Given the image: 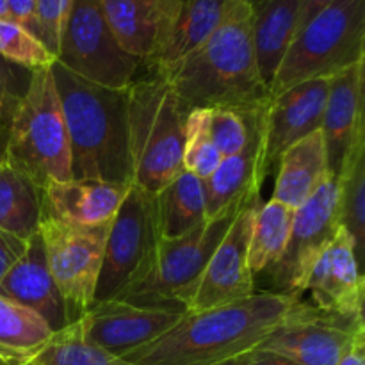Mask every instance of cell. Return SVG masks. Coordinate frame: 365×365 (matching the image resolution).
<instances>
[{
  "label": "cell",
  "mask_w": 365,
  "mask_h": 365,
  "mask_svg": "<svg viewBox=\"0 0 365 365\" xmlns=\"http://www.w3.org/2000/svg\"><path fill=\"white\" fill-rule=\"evenodd\" d=\"M253 18L248 0H234L221 24L196 48L159 75L185 109L230 107L248 113L269 102L255 59Z\"/></svg>",
  "instance_id": "cell-2"
},
{
  "label": "cell",
  "mask_w": 365,
  "mask_h": 365,
  "mask_svg": "<svg viewBox=\"0 0 365 365\" xmlns=\"http://www.w3.org/2000/svg\"><path fill=\"white\" fill-rule=\"evenodd\" d=\"M227 365H296L291 360L284 359L274 353L264 351V349H253V351L245 353V355L237 356V359L227 362Z\"/></svg>",
  "instance_id": "cell-37"
},
{
  "label": "cell",
  "mask_w": 365,
  "mask_h": 365,
  "mask_svg": "<svg viewBox=\"0 0 365 365\" xmlns=\"http://www.w3.org/2000/svg\"><path fill=\"white\" fill-rule=\"evenodd\" d=\"M260 200L242 207L225 237L214 250L205 269L185 296L182 309L200 312L214 307L230 305L255 294V274L248 266V242L252 235L253 217Z\"/></svg>",
  "instance_id": "cell-12"
},
{
  "label": "cell",
  "mask_w": 365,
  "mask_h": 365,
  "mask_svg": "<svg viewBox=\"0 0 365 365\" xmlns=\"http://www.w3.org/2000/svg\"><path fill=\"white\" fill-rule=\"evenodd\" d=\"M312 305L342 317H364L365 280L355 239L342 225L310 269L305 284Z\"/></svg>",
  "instance_id": "cell-15"
},
{
  "label": "cell",
  "mask_w": 365,
  "mask_h": 365,
  "mask_svg": "<svg viewBox=\"0 0 365 365\" xmlns=\"http://www.w3.org/2000/svg\"><path fill=\"white\" fill-rule=\"evenodd\" d=\"M0 365H134L89 342L78 321L53 331L45 344L18 356H0Z\"/></svg>",
  "instance_id": "cell-25"
},
{
  "label": "cell",
  "mask_w": 365,
  "mask_h": 365,
  "mask_svg": "<svg viewBox=\"0 0 365 365\" xmlns=\"http://www.w3.org/2000/svg\"><path fill=\"white\" fill-rule=\"evenodd\" d=\"M110 221L88 227L43 217L39 223L38 234L48 271L64 302L68 324L84 316L95 303Z\"/></svg>",
  "instance_id": "cell-8"
},
{
  "label": "cell",
  "mask_w": 365,
  "mask_h": 365,
  "mask_svg": "<svg viewBox=\"0 0 365 365\" xmlns=\"http://www.w3.org/2000/svg\"><path fill=\"white\" fill-rule=\"evenodd\" d=\"M100 6L118 45L145 64L159 36L163 0H100Z\"/></svg>",
  "instance_id": "cell-24"
},
{
  "label": "cell",
  "mask_w": 365,
  "mask_h": 365,
  "mask_svg": "<svg viewBox=\"0 0 365 365\" xmlns=\"http://www.w3.org/2000/svg\"><path fill=\"white\" fill-rule=\"evenodd\" d=\"M184 312L182 309L139 307L123 299H106L93 303L77 321L89 342L123 359L171 330Z\"/></svg>",
  "instance_id": "cell-14"
},
{
  "label": "cell",
  "mask_w": 365,
  "mask_h": 365,
  "mask_svg": "<svg viewBox=\"0 0 365 365\" xmlns=\"http://www.w3.org/2000/svg\"><path fill=\"white\" fill-rule=\"evenodd\" d=\"M364 70L365 61H360L330 77L321 132L327 146L328 168L334 177H337L346 159L365 145Z\"/></svg>",
  "instance_id": "cell-18"
},
{
  "label": "cell",
  "mask_w": 365,
  "mask_h": 365,
  "mask_svg": "<svg viewBox=\"0 0 365 365\" xmlns=\"http://www.w3.org/2000/svg\"><path fill=\"white\" fill-rule=\"evenodd\" d=\"M128 187L130 184L73 178L66 182H52L41 191L43 217L88 227L107 223L114 217Z\"/></svg>",
  "instance_id": "cell-21"
},
{
  "label": "cell",
  "mask_w": 365,
  "mask_h": 365,
  "mask_svg": "<svg viewBox=\"0 0 365 365\" xmlns=\"http://www.w3.org/2000/svg\"><path fill=\"white\" fill-rule=\"evenodd\" d=\"M209 130V109H191L185 116L184 128V153L182 164L184 171L207 180L221 163Z\"/></svg>",
  "instance_id": "cell-31"
},
{
  "label": "cell",
  "mask_w": 365,
  "mask_h": 365,
  "mask_svg": "<svg viewBox=\"0 0 365 365\" xmlns=\"http://www.w3.org/2000/svg\"><path fill=\"white\" fill-rule=\"evenodd\" d=\"M365 61V0H335L292 39L269 98L299 82L334 77Z\"/></svg>",
  "instance_id": "cell-6"
},
{
  "label": "cell",
  "mask_w": 365,
  "mask_h": 365,
  "mask_svg": "<svg viewBox=\"0 0 365 365\" xmlns=\"http://www.w3.org/2000/svg\"><path fill=\"white\" fill-rule=\"evenodd\" d=\"M248 2H250V6H252V9L257 11V9H260V7H262L267 0H248Z\"/></svg>",
  "instance_id": "cell-42"
},
{
  "label": "cell",
  "mask_w": 365,
  "mask_h": 365,
  "mask_svg": "<svg viewBox=\"0 0 365 365\" xmlns=\"http://www.w3.org/2000/svg\"><path fill=\"white\" fill-rule=\"evenodd\" d=\"M27 245L29 239H20L9 232L0 230V280L20 260L27 250Z\"/></svg>",
  "instance_id": "cell-35"
},
{
  "label": "cell",
  "mask_w": 365,
  "mask_h": 365,
  "mask_svg": "<svg viewBox=\"0 0 365 365\" xmlns=\"http://www.w3.org/2000/svg\"><path fill=\"white\" fill-rule=\"evenodd\" d=\"M71 6H73V0H36L39 38L56 59Z\"/></svg>",
  "instance_id": "cell-34"
},
{
  "label": "cell",
  "mask_w": 365,
  "mask_h": 365,
  "mask_svg": "<svg viewBox=\"0 0 365 365\" xmlns=\"http://www.w3.org/2000/svg\"><path fill=\"white\" fill-rule=\"evenodd\" d=\"M41 217V191L6 163L0 171V230L31 239L38 234Z\"/></svg>",
  "instance_id": "cell-27"
},
{
  "label": "cell",
  "mask_w": 365,
  "mask_h": 365,
  "mask_svg": "<svg viewBox=\"0 0 365 365\" xmlns=\"http://www.w3.org/2000/svg\"><path fill=\"white\" fill-rule=\"evenodd\" d=\"M160 239L157 196L130 184L110 221L95 302L120 298L141 277Z\"/></svg>",
  "instance_id": "cell-9"
},
{
  "label": "cell",
  "mask_w": 365,
  "mask_h": 365,
  "mask_svg": "<svg viewBox=\"0 0 365 365\" xmlns=\"http://www.w3.org/2000/svg\"><path fill=\"white\" fill-rule=\"evenodd\" d=\"M7 9H9L11 20L27 29L32 36L41 41L38 20H36V0H7Z\"/></svg>",
  "instance_id": "cell-36"
},
{
  "label": "cell",
  "mask_w": 365,
  "mask_h": 365,
  "mask_svg": "<svg viewBox=\"0 0 365 365\" xmlns=\"http://www.w3.org/2000/svg\"><path fill=\"white\" fill-rule=\"evenodd\" d=\"M70 141L71 178L132 184L127 135V88L110 89L50 66Z\"/></svg>",
  "instance_id": "cell-3"
},
{
  "label": "cell",
  "mask_w": 365,
  "mask_h": 365,
  "mask_svg": "<svg viewBox=\"0 0 365 365\" xmlns=\"http://www.w3.org/2000/svg\"><path fill=\"white\" fill-rule=\"evenodd\" d=\"M331 2H335V0H299L298 20H296V34H298L316 14H319L323 9H327Z\"/></svg>",
  "instance_id": "cell-39"
},
{
  "label": "cell",
  "mask_w": 365,
  "mask_h": 365,
  "mask_svg": "<svg viewBox=\"0 0 365 365\" xmlns=\"http://www.w3.org/2000/svg\"><path fill=\"white\" fill-rule=\"evenodd\" d=\"M16 100L18 96L14 95L13 88H11L9 75H7L6 68L2 66V61H0V123H4V121L7 123Z\"/></svg>",
  "instance_id": "cell-38"
},
{
  "label": "cell",
  "mask_w": 365,
  "mask_h": 365,
  "mask_svg": "<svg viewBox=\"0 0 365 365\" xmlns=\"http://www.w3.org/2000/svg\"><path fill=\"white\" fill-rule=\"evenodd\" d=\"M0 57L31 71L52 66L56 61L36 36L13 20H0Z\"/></svg>",
  "instance_id": "cell-32"
},
{
  "label": "cell",
  "mask_w": 365,
  "mask_h": 365,
  "mask_svg": "<svg viewBox=\"0 0 365 365\" xmlns=\"http://www.w3.org/2000/svg\"><path fill=\"white\" fill-rule=\"evenodd\" d=\"M341 227V187L331 175L316 195L294 210L284 255L266 271L273 280V292L302 299L314 262Z\"/></svg>",
  "instance_id": "cell-11"
},
{
  "label": "cell",
  "mask_w": 365,
  "mask_h": 365,
  "mask_svg": "<svg viewBox=\"0 0 365 365\" xmlns=\"http://www.w3.org/2000/svg\"><path fill=\"white\" fill-rule=\"evenodd\" d=\"M234 0H163L159 36L145 66L163 75L200 45L228 13Z\"/></svg>",
  "instance_id": "cell-17"
},
{
  "label": "cell",
  "mask_w": 365,
  "mask_h": 365,
  "mask_svg": "<svg viewBox=\"0 0 365 365\" xmlns=\"http://www.w3.org/2000/svg\"><path fill=\"white\" fill-rule=\"evenodd\" d=\"M53 330L34 310L0 296V356H18L45 344Z\"/></svg>",
  "instance_id": "cell-29"
},
{
  "label": "cell",
  "mask_w": 365,
  "mask_h": 365,
  "mask_svg": "<svg viewBox=\"0 0 365 365\" xmlns=\"http://www.w3.org/2000/svg\"><path fill=\"white\" fill-rule=\"evenodd\" d=\"M0 20H11L9 9H7V0H0Z\"/></svg>",
  "instance_id": "cell-41"
},
{
  "label": "cell",
  "mask_w": 365,
  "mask_h": 365,
  "mask_svg": "<svg viewBox=\"0 0 365 365\" xmlns=\"http://www.w3.org/2000/svg\"><path fill=\"white\" fill-rule=\"evenodd\" d=\"M299 0H267L253 11V46L259 73L269 89L296 34Z\"/></svg>",
  "instance_id": "cell-23"
},
{
  "label": "cell",
  "mask_w": 365,
  "mask_h": 365,
  "mask_svg": "<svg viewBox=\"0 0 365 365\" xmlns=\"http://www.w3.org/2000/svg\"><path fill=\"white\" fill-rule=\"evenodd\" d=\"M189 110L166 78L148 73L127 88V135L132 184L157 192L184 171Z\"/></svg>",
  "instance_id": "cell-4"
},
{
  "label": "cell",
  "mask_w": 365,
  "mask_h": 365,
  "mask_svg": "<svg viewBox=\"0 0 365 365\" xmlns=\"http://www.w3.org/2000/svg\"><path fill=\"white\" fill-rule=\"evenodd\" d=\"M157 210L163 239H175L209 220L202 178L182 171L157 192Z\"/></svg>",
  "instance_id": "cell-26"
},
{
  "label": "cell",
  "mask_w": 365,
  "mask_h": 365,
  "mask_svg": "<svg viewBox=\"0 0 365 365\" xmlns=\"http://www.w3.org/2000/svg\"><path fill=\"white\" fill-rule=\"evenodd\" d=\"M364 331V317H342L302 302L257 349L280 355L296 365H335L353 339Z\"/></svg>",
  "instance_id": "cell-13"
},
{
  "label": "cell",
  "mask_w": 365,
  "mask_h": 365,
  "mask_svg": "<svg viewBox=\"0 0 365 365\" xmlns=\"http://www.w3.org/2000/svg\"><path fill=\"white\" fill-rule=\"evenodd\" d=\"M2 155L39 191L52 182L71 180L70 141L50 66L31 71L7 120Z\"/></svg>",
  "instance_id": "cell-5"
},
{
  "label": "cell",
  "mask_w": 365,
  "mask_h": 365,
  "mask_svg": "<svg viewBox=\"0 0 365 365\" xmlns=\"http://www.w3.org/2000/svg\"><path fill=\"white\" fill-rule=\"evenodd\" d=\"M250 113L252 110L245 113V110L230 109V107L209 109L210 138L223 159L237 153L248 141Z\"/></svg>",
  "instance_id": "cell-33"
},
{
  "label": "cell",
  "mask_w": 365,
  "mask_h": 365,
  "mask_svg": "<svg viewBox=\"0 0 365 365\" xmlns=\"http://www.w3.org/2000/svg\"><path fill=\"white\" fill-rule=\"evenodd\" d=\"M0 296L34 310L53 331L68 324L64 302L48 271L39 234L29 239L24 255L0 280Z\"/></svg>",
  "instance_id": "cell-20"
},
{
  "label": "cell",
  "mask_w": 365,
  "mask_h": 365,
  "mask_svg": "<svg viewBox=\"0 0 365 365\" xmlns=\"http://www.w3.org/2000/svg\"><path fill=\"white\" fill-rule=\"evenodd\" d=\"M274 202L296 210L331 177L323 132L316 130L289 146L278 159Z\"/></svg>",
  "instance_id": "cell-22"
},
{
  "label": "cell",
  "mask_w": 365,
  "mask_h": 365,
  "mask_svg": "<svg viewBox=\"0 0 365 365\" xmlns=\"http://www.w3.org/2000/svg\"><path fill=\"white\" fill-rule=\"evenodd\" d=\"M56 61L71 73L110 89L128 88L143 64L118 45L100 0H73Z\"/></svg>",
  "instance_id": "cell-10"
},
{
  "label": "cell",
  "mask_w": 365,
  "mask_h": 365,
  "mask_svg": "<svg viewBox=\"0 0 365 365\" xmlns=\"http://www.w3.org/2000/svg\"><path fill=\"white\" fill-rule=\"evenodd\" d=\"M294 210L269 200L257 209L248 242V266L259 274L269 269L285 252Z\"/></svg>",
  "instance_id": "cell-28"
},
{
  "label": "cell",
  "mask_w": 365,
  "mask_h": 365,
  "mask_svg": "<svg viewBox=\"0 0 365 365\" xmlns=\"http://www.w3.org/2000/svg\"><path fill=\"white\" fill-rule=\"evenodd\" d=\"M299 303L292 296L264 291L230 305L184 312L171 330L123 359L134 365H223L259 348Z\"/></svg>",
  "instance_id": "cell-1"
},
{
  "label": "cell",
  "mask_w": 365,
  "mask_h": 365,
  "mask_svg": "<svg viewBox=\"0 0 365 365\" xmlns=\"http://www.w3.org/2000/svg\"><path fill=\"white\" fill-rule=\"evenodd\" d=\"M335 365H365V331L353 339Z\"/></svg>",
  "instance_id": "cell-40"
},
{
  "label": "cell",
  "mask_w": 365,
  "mask_h": 365,
  "mask_svg": "<svg viewBox=\"0 0 365 365\" xmlns=\"http://www.w3.org/2000/svg\"><path fill=\"white\" fill-rule=\"evenodd\" d=\"M259 198L260 195H257L234 203L180 237L160 239L141 277L116 299L139 307L182 309L185 296L205 269L214 250L225 237L237 214L242 207Z\"/></svg>",
  "instance_id": "cell-7"
},
{
  "label": "cell",
  "mask_w": 365,
  "mask_h": 365,
  "mask_svg": "<svg viewBox=\"0 0 365 365\" xmlns=\"http://www.w3.org/2000/svg\"><path fill=\"white\" fill-rule=\"evenodd\" d=\"M341 187L342 225L355 239L359 259L365 241V145L359 146L337 175Z\"/></svg>",
  "instance_id": "cell-30"
},
{
  "label": "cell",
  "mask_w": 365,
  "mask_h": 365,
  "mask_svg": "<svg viewBox=\"0 0 365 365\" xmlns=\"http://www.w3.org/2000/svg\"><path fill=\"white\" fill-rule=\"evenodd\" d=\"M0 157H2V155H0Z\"/></svg>",
  "instance_id": "cell-44"
},
{
  "label": "cell",
  "mask_w": 365,
  "mask_h": 365,
  "mask_svg": "<svg viewBox=\"0 0 365 365\" xmlns=\"http://www.w3.org/2000/svg\"><path fill=\"white\" fill-rule=\"evenodd\" d=\"M267 106V103H266ZM266 106L250 113V135L242 150L221 159L220 166L207 180L205 198L209 217L227 207L260 195V185L269 173L264 152V110Z\"/></svg>",
  "instance_id": "cell-19"
},
{
  "label": "cell",
  "mask_w": 365,
  "mask_h": 365,
  "mask_svg": "<svg viewBox=\"0 0 365 365\" xmlns=\"http://www.w3.org/2000/svg\"><path fill=\"white\" fill-rule=\"evenodd\" d=\"M330 77L299 82L271 96L264 110V152L267 170L299 139L321 130Z\"/></svg>",
  "instance_id": "cell-16"
},
{
  "label": "cell",
  "mask_w": 365,
  "mask_h": 365,
  "mask_svg": "<svg viewBox=\"0 0 365 365\" xmlns=\"http://www.w3.org/2000/svg\"><path fill=\"white\" fill-rule=\"evenodd\" d=\"M4 166H6V160H4V157H0V171H2Z\"/></svg>",
  "instance_id": "cell-43"
}]
</instances>
